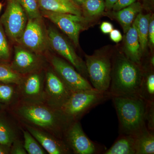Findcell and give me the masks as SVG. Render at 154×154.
Returning a JSON list of instances; mask_svg holds the SVG:
<instances>
[{"instance_id":"1f68e13d","label":"cell","mask_w":154,"mask_h":154,"mask_svg":"<svg viewBox=\"0 0 154 154\" xmlns=\"http://www.w3.org/2000/svg\"><path fill=\"white\" fill-rule=\"evenodd\" d=\"M13 147L11 149V153L14 154H26L27 152L25 150L24 145L19 141L14 140L13 143Z\"/></svg>"},{"instance_id":"7c38bea8","label":"cell","mask_w":154,"mask_h":154,"mask_svg":"<svg viewBox=\"0 0 154 154\" xmlns=\"http://www.w3.org/2000/svg\"><path fill=\"white\" fill-rule=\"evenodd\" d=\"M72 92L67 87L56 73L48 72L46 74L45 97L51 107L59 109L66 102Z\"/></svg>"},{"instance_id":"30bf717a","label":"cell","mask_w":154,"mask_h":154,"mask_svg":"<svg viewBox=\"0 0 154 154\" xmlns=\"http://www.w3.org/2000/svg\"><path fill=\"white\" fill-rule=\"evenodd\" d=\"M42 16L47 18L68 36L75 45L79 44L80 32L84 29L85 18L70 14H60L42 11Z\"/></svg>"},{"instance_id":"d6986e66","label":"cell","mask_w":154,"mask_h":154,"mask_svg":"<svg viewBox=\"0 0 154 154\" xmlns=\"http://www.w3.org/2000/svg\"><path fill=\"white\" fill-rule=\"evenodd\" d=\"M133 135L136 154H154V131L149 130L146 126Z\"/></svg>"},{"instance_id":"2e32d148","label":"cell","mask_w":154,"mask_h":154,"mask_svg":"<svg viewBox=\"0 0 154 154\" xmlns=\"http://www.w3.org/2000/svg\"><path fill=\"white\" fill-rule=\"evenodd\" d=\"M22 94L26 98L38 99L43 97V82L38 74L30 75L22 82Z\"/></svg>"},{"instance_id":"44dd1931","label":"cell","mask_w":154,"mask_h":154,"mask_svg":"<svg viewBox=\"0 0 154 154\" xmlns=\"http://www.w3.org/2000/svg\"><path fill=\"white\" fill-rule=\"evenodd\" d=\"M152 69L143 71L140 87L139 97L145 102H154V74Z\"/></svg>"},{"instance_id":"d6a6232c","label":"cell","mask_w":154,"mask_h":154,"mask_svg":"<svg viewBox=\"0 0 154 154\" xmlns=\"http://www.w3.org/2000/svg\"><path fill=\"white\" fill-rule=\"evenodd\" d=\"M151 46L154 45V17H151L150 19L148 31V42Z\"/></svg>"},{"instance_id":"836d02e7","label":"cell","mask_w":154,"mask_h":154,"mask_svg":"<svg viewBox=\"0 0 154 154\" xmlns=\"http://www.w3.org/2000/svg\"><path fill=\"white\" fill-rule=\"evenodd\" d=\"M109 33L110 39L116 43H118L122 40V36L119 30L113 29Z\"/></svg>"},{"instance_id":"ab89813d","label":"cell","mask_w":154,"mask_h":154,"mask_svg":"<svg viewBox=\"0 0 154 154\" xmlns=\"http://www.w3.org/2000/svg\"><path fill=\"white\" fill-rule=\"evenodd\" d=\"M2 3H0V11L2 10Z\"/></svg>"},{"instance_id":"d4e9b609","label":"cell","mask_w":154,"mask_h":154,"mask_svg":"<svg viewBox=\"0 0 154 154\" xmlns=\"http://www.w3.org/2000/svg\"><path fill=\"white\" fill-rule=\"evenodd\" d=\"M22 81L20 74L10 67L5 65H0V82L19 84Z\"/></svg>"},{"instance_id":"ba28073f","label":"cell","mask_w":154,"mask_h":154,"mask_svg":"<svg viewBox=\"0 0 154 154\" xmlns=\"http://www.w3.org/2000/svg\"><path fill=\"white\" fill-rule=\"evenodd\" d=\"M46 31L49 45L88 80V75L85 63L77 55L69 42L53 28L49 27Z\"/></svg>"},{"instance_id":"ac0fdd59","label":"cell","mask_w":154,"mask_h":154,"mask_svg":"<svg viewBox=\"0 0 154 154\" xmlns=\"http://www.w3.org/2000/svg\"><path fill=\"white\" fill-rule=\"evenodd\" d=\"M103 154H136L135 142L132 134H119L114 143Z\"/></svg>"},{"instance_id":"603a6c76","label":"cell","mask_w":154,"mask_h":154,"mask_svg":"<svg viewBox=\"0 0 154 154\" xmlns=\"http://www.w3.org/2000/svg\"><path fill=\"white\" fill-rule=\"evenodd\" d=\"M82 6L85 15L89 17L100 15L105 8L104 0H85Z\"/></svg>"},{"instance_id":"e0dca14e","label":"cell","mask_w":154,"mask_h":154,"mask_svg":"<svg viewBox=\"0 0 154 154\" xmlns=\"http://www.w3.org/2000/svg\"><path fill=\"white\" fill-rule=\"evenodd\" d=\"M142 9V7L140 3L135 2L124 8L114 11L113 17L121 25L125 33L130 28L136 17L140 13Z\"/></svg>"},{"instance_id":"7402d4cb","label":"cell","mask_w":154,"mask_h":154,"mask_svg":"<svg viewBox=\"0 0 154 154\" xmlns=\"http://www.w3.org/2000/svg\"><path fill=\"white\" fill-rule=\"evenodd\" d=\"M39 8L42 11L60 13L70 14L82 16L81 8H75L58 2L57 0H38Z\"/></svg>"},{"instance_id":"4dcf8cb0","label":"cell","mask_w":154,"mask_h":154,"mask_svg":"<svg viewBox=\"0 0 154 154\" xmlns=\"http://www.w3.org/2000/svg\"><path fill=\"white\" fill-rule=\"evenodd\" d=\"M137 0H118L113 6L112 9L114 11H116L132 5Z\"/></svg>"},{"instance_id":"8992f818","label":"cell","mask_w":154,"mask_h":154,"mask_svg":"<svg viewBox=\"0 0 154 154\" xmlns=\"http://www.w3.org/2000/svg\"><path fill=\"white\" fill-rule=\"evenodd\" d=\"M28 17L19 0H8L0 22L11 40L19 42L28 22Z\"/></svg>"},{"instance_id":"9c48e42d","label":"cell","mask_w":154,"mask_h":154,"mask_svg":"<svg viewBox=\"0 0 154 154\" xmlns=\"http://www.w3.org/2000/svg\"><path fill=\"white\" fill-rule=\"evenodd\" d=\"M41 18L28 19L19 42L24 47L35 53L43 52L49 45L47 31L42 25Z\"/></svg>"},{"instance_id":"ffe728a7","label":"cell","mask_w":154,"mask_h":154,"mask_svg":"<svg viewBox=\"0 0 154 154\" xmlns=\"http://www.w3.org/2000/svg\"><path fill=\"white\" fill-rule=\"evenodd\" d=\"M150 18L149 14L143 15L140 13L133 22L137 31L142 52L146 50L148 43L149 27Z\"/></svg>"},{"instance_id":"5b68a950","label":"cell","mask_w":154,"mask_h":154,"mask_svg":"<svg viewBox=\"0 0 154 154\" xmlns=\"http://www.w3.org/2000/svg\"><path fill=\"white\" fill-rule=\"evenodd\" d=\"M85 63L92 87L98 91L107 92L112 69V62L109 55L102 53L86 55Z\"/></svg>"},{"instance_id":"8d00e7d4","label":"cell","mask_w":154,"mask_h":154,"mask_svg":"<svg viewBox=\"0 0 154 154\" xmlns=\"http://www.w3.org/2000/svg\"><path fill=\"white\" fill-rule=\"evenodd\" d=\"M118 0H105V8L108 10L112 9L114 4Z\"/></svg>"},{"instance_id":"4fadbf2b","label":"cell","mask_w":154,"mask_h":154,"mask_svg":"<svg viewBox=\"0 0 154 154\" xmlns=\"http://www.w3.org/2000/svg\"><path fill=\"white\" fill-rule=\"evenodd\" d=\"M28 131L50 154L71 153L72 151L63 140L49 134L31 126H27Z\"/></svg>"},{"instance_id":"52a82bcc","label":"cell","mask_w":154,"mask_h":154,"mask_svg":"<svg viewBox=\"0 0 154 154\" xmlns=\"http://www.w3.org/2000/svg\"><path fill=\"white\" fill-rule=\"evenodd\" d=\"M63 140L75 154H102L104 151L101 145L87 136L79 120L72 122L69 124L64 134Z\"/></svg>"},{"instance_id":"f1b7e54d","label":"cell","mask_w":154,"mask_h":154,"mask_svg":"<svg viewBox=\"0 0 154 154\" xmlns=\"http://www.w3.org/2000/svg\"><path fill=\"white\" fill-rule=\"evenodd\" d=\"M145 120L148 129L154 131V102H146Z\"/></svg>"},{"instance_id":"f546056e","label":"cell","mask_w":154,"mask_h":154,"mask_svg":"<svg viewBox=\"0 0 154 154\" xmlns=\"http://www.w3.org/2000/svg\"><path fill=\"white\" fill-rule=\"evenodd\" d=\"M14 93V89L8 85H0V99L4 102L11 100Z\"/></svg>"},{"instance_id":"3957f363","label":"cell","mask_w":154,"mask_h":154,"mask_svg":"<svg viewBox=\"0 0 154 154\" xmlns=\"http://www.w3.org/2000/svg\"><path fill=\"white\" fill-rule=\"evenodd\" d=\"M119 120V134L134 135L146 126V102L139 97L111 98Z\"/></svg>"},{"instance_id":"6da1fadb","label":"cell","mask_w":154,"mask_h":154,"mask_svg":"<svg viewBox=\"0 0 154 154\" xmlns=\"http://www.w3.org/2000/svg\"><path fill=\"white\" fill-rule=\"evenodd\" d=\"M143 73L139 64L130 60L125 56H117L112 62L108 91L111 98L139 97Z\"/></svg>"},{"instance_id":"5bb4252c","label":"cell","mask_w":154,"mask_h":154,"mask_svg":"<svg viewBox=\"0 0 154 154\" xmlns=\"http://www.w3.org/2000/svg\"><path fill=\"white\" fill-rule=\"evenodd\" d=\"M39 64L38 58L34 53L29 50L18 47L15 49L11 68L19 74H25L36 69Z\"/></svg>"},{"instance_id":"e575fe53","label":"cell","mask_w":154,"mask_h":154,"mask_svg":"<svg viewBox=\"0 0 154 154\" xmlns=\"http://www.w3.org/2000/svg\"><path fill=\"white\" fill-rule=\"evenodd\" d=\"M113 25L109 22H103L100 26L101 31L105 34L110 33L113 30Z\"/></svg>"},{"instance_id":"484cf974","label":"cell","mask_w":154,"mask_h":154,"mask_svg":"<svg viewBox=\"0 0 154 154\" xmlns=\"http://www.w3.org/2000/svg\"><path fill=\"white\" fill-rule=\"evenodd\" d=\"M28 19L42 18L38 0H19Z\"/></svg>"},{"instance_id":"83f0119b","label":"cell","mask_w":154,"mask_h":154,"mask_svg":"<svg viewBox=\"0 0 154 154\" xmlns=\"http://www.w3.org/2000/svg\"><path fill=\"white\" fill-rule=\"evenodd\" d=\"M10 48L7 41L5 30L0 22V60H7L10 58Z\"/></svg>"},{"instance_id":"cb8c5ba5","label":"cell","mask_w":154,"mask_h":154,"mask_svg":"<svg viewBox=\"0 0 154 154\" xmlns=\"http://www.w3.org/2000/svg\"><path fill=\"white\" fill-rule=\"evenodd\" d=\"M24 147L29 154H44L45 152L41 145L29 131H23Z\"/></svg>"},{"instance_id":"277c9868","label":"cell","mask_w":154,"mask_h":154,"mask_svg":"<svg viewBox=\"0 0 154 154\" xmlns=\"http://www.w3.org/2000/svg\"><path fill=\"white\" fill-rule=\"evenodd\" d=\"M111 99L108 91L102 92L94 88L75 91L58 109L71 121H77L94 107Z\"/></svg>"},{"instance_id":"74e56055","label":"cell","mask_w":154,"mask_h":154,"mask_svg":"<svg viewBox=\"0 0 154 154\" xmlns=\"http://www.w3.org/2000/svg\"><path fill=\"white\" fill-rule=\"evenodd\" d=\"M72 1L77 5L80 7V6L82 5L83 3H84L85 0H72Z\"/></svg>"},{"instance_id":"9a60e30c","label":"cell","mask_w":154,"mask_h":154,"mask_svg":"<svg viewBox=\"0 0 154 154\" xmlns=\"http://www.w3.org/2000/svg\"><path fill=\"white\" fill-rule=\"evenodd\" d=\"M125 33V52L130 60L140 66L143 53L141 50L139 39L134 23Z\"/></svg>"},{"instance_id":"4316f807","label":"cell","mask_w":154,"mask_h":154,"mask_svg":"<svg viewBox=\"0 0 154 154\" xmlns=\"http://www.w3.org/2000/svg\"><path fill=\"white\" fill-rule=\"evenodd\" d=\"M15 140V134L10 127L0 120V144L10 146Z\"/></svg>"},{"instance_id":"d590c367","label":"cell","mask_w":154,"mask_h":154,"mask_svg":"<svg viewBox=\"0 0 154 154\" xmlns=\"http://www.w3.org/2000/svg\"><path fill=\"white\" fill-rule=\"evenodd\" d=\"M57 1L72 8H80L79 6L77 5L72 0H57Z\"/></svg>"},{"instance_id":"f35d334b","label":"cell","mask_w":154,"mask_h":154,"mask_svg":"<svg viewBox=\"0 0 154 154\" xmlns=\"http://www.w3.org/2000/svg\"><path fill=\"white\" fill-rule=\"evenodd\" d=\"M8 151L4 147L3 145L0 144V154H4L8 153Z\"/></svg>"},{"instance_id":"8fae6325","label":"cell","mask_w":154,"mask_h":154,"mask_svg":"<svg viewBox=\"0 0 154 154\" xmlns=\"http://www.w3.org/2000/svg\"><path fill=\"white\" fill-rule=\"evenodd\" d=\"M51 63L57 74L72 92L94 88L71 64L57 57L52 58Z\"/></svg>"},{"instance_id":"7a4b0ae2","label":"cell","mask_w":154,"mask_h":154,"mask_svg":"<svg viewBox=\"0 0 154 154\" xmlns=\"http://www.w3.org/2000/svg\"><path fill=\"white\" fill-rule=\"evenodd\" d=\"M21 118L30 124L49 131L63 140L65 131L72 122L59 110L36 103L22 105L17 110Z\"/></svg>"}]
</instances>
